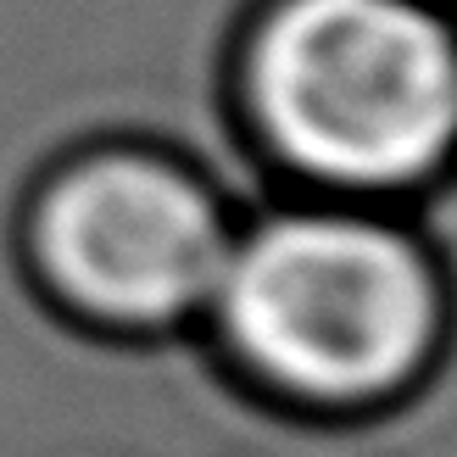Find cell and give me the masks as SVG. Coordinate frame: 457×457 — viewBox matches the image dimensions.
I'll use <instances>...</instances> for the list:
<instances>
[{"instance_id":"cell-2","label":"cell","mask_w":457,"mask_h":457,"mask_svg":"<svg viewBox=\"0 0 457 457\" xmlns=\"http://www.w3.org/2000/svg\"><path fill=\"white\" fill-rule=\"evenodd\" d=\"M235 106L285 185L419 195L457 168V12L441 0H262Z\"/></svg>"},{"instance_id":"cell-1","label":"cell","mask_w":457,"mask_h":457,"mask_svg":"<svg viewBox=\"0 0 457 457\" xmlns=\"http://www.w3.org/2000/svg\"><path fill=\"white\" fill-rule=\"evenodd\" d=\"M201 318L251 391L312 413H362L429 374L446 335V279L413 223L273 201L235 223Z\"/></svg>"},{"instance_id":"cell-3","label":"cell","mask_w":457,"mask_h":457,"mask_svg":"<svg viewBox=\"0 0 457 457\" xmlns=\"http://www.w3.org/2000/svg\"><path fill=\"white\" fill-rule=\"evenodd\" d=\"M235 207L156 140H79L29 173L12 218L22 285L62 324L106 340L195 329L235 240Z\"/></svg>"}]
</instances>
